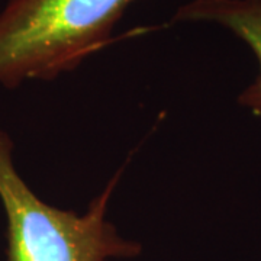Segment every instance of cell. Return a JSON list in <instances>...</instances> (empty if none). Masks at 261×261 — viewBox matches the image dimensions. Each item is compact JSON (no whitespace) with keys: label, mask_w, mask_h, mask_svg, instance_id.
Returning a JSON list of instances; mask_svg holds the SVG:
<instances>
[{"label":"cell","mask_w":261,"mask_h":261,"mask_svg":"<svg viewBox=\"0 0 261 261\" xmlns=\"http://www.w3.org/2000/svg\"><path fill=\"white\" fill-rule=\"evenodd\" d=\"M138 0H10L0 13V84L54 80L111 44Z\"/></svg>","instance_id":"cell-1"},{"label":"cell","mask_w":261,"mask_h":261,"mask_svg":"<svg viewBox=\"0 0 261 261\" xmlns=\"http://www.w3.org/2000/svg\"><path fill=\"white\" fill-rule=\"evenodd\" d=\"M13 144L0 130V202L8 221L5 261H112L140 255V243L119 235L106 212L115 174L83 215L58 209L39 199L12 161Z\"/></svg>","instance_id":"cell-2"},{"label":"cell","mask_w":261,"mask_h":261,"mask_svg":"<svg viewBox=\"0 0 261 261\" xmlns=\"http://www.w3.org/2000/svg\"><path fill=\"white\" fill-rule=\"evenodd\" d=\"M173 22L216 23L251 48L260 73L238 102L261 118V0H190L176 10Z\"/></svg>","instance_id":"cell-3"}]
</instances>
